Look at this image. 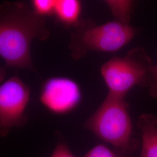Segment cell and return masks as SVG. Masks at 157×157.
<instances>
[{
	"mask_svg": "<svg viewBox=\"0 0 157 157\" xmlns=\"http://www.w3.org/2000/svg\"><path fill=\"white\" fill-rule=\"evenodd\" d=\"M45 18L25 3L4 2L0 6V56L6 67L34 70L30 44L34 39H47Z\"/></svg>",
	"mask_w": 157,
	"mask_h": 157,
	"instance_id": "6da1fadb",
	"label": "cell"
},
{
	"mask_svg": "<svg viewBox=\"0 0 157 157\" xmlns=\"http://www.w3.org/2000/svg\"><path fill=\"white\" fill-rule=\"evenodd\" d=\"M82 4L78 0H56L54 15L67 27H75L80 22Z\"/></svg>",
	"mask_w": 157,
	"mask_h": 157,
	"instance_id": "ba28073f",
	"label": "cell"
},
{
	"mask_svg": "<svg viewBox=\"0 0 157 157\" xmlns=\"http://www.w3.org/2000/svg\"><path fill=\"white\" fill-rule=\"evenodd\" d=\"M50 157H75L65 143H59Z\"/></svg>",
	"mask_w": 157,
	"mask_h": 157,
	"instance_id": "7c38bea8",
	"label": "cell"
},
{
	"mask_svg": "<svg viewBox=\"0 0 157 157\" xmlns=\"http://www.w3.org/2000/svg\"><path fill=\"white\" fill-rule=\"evenodd\" d=\"M75 28L68 48L76 60L89 51L113 52L119 50L136 34V30L130 24L116 20L101 25H96L91 21H80Z\"/></svg>",
	"mask_w": 157,
	"mask_h": 157,
	"instance_id": "277c9868",
	"label": "cell"
},
{
	"mask_svg": "<svg viewBox=\"0 0 157 157\" xmlns=\"http://www.w3.org/2000/svg\"><path fill=\"white\" fill-rule=\"evenodd\" d=\"M130 155L112 149L104 144H98L93 147L83 157H130Z\"/></svg>",
	"mask_w": 157,
	"mask_h": 157,
	"instance_id": "30bf717a",
	"label": "cell"
},
{
	"mask_svg": "<svg viewBox=\"0 0 157 157\" xmlns=\"http://www.w3.org/2000/svg\"><path fill=\"white\" fill-rule=\"evenodd\" d=\"M32 9L37 15L45 17L54 13L56 0H33Z\"/></svg>",
	"mask_w": 157,
	"mask_h": 157,
	"instance_id": "8fae6325",
	"label": "cell"
},
{
	"mask_svg": "<svg viewBox=\"0 0 157 157\" xmlns=\"http://www.w3.org/2000/svg\"><path fill=\"white\" fill-rule=\"evenodd\" d=\"M148 93L154 98H157V64L154 65L152 72L151 80L148 87Z\"/></svg>",
	"mask_w": 157,
	"mask_h": 157,
	"instance_id": "4fadbf2b",
	"label": "cell"
},
{
	"mask_svg": "<svg viewBox=\"0 0 157 157\" xmlns=\"http://www.w3.org/2000/svg\"><path fill=\"white\" fill-rule=\"evenodd\" d=\"M142 146L140 157H157V118L152 114L143 113L137 120Z\"/></svg>",
	"mask_w": 157,
	"mask_h": 157,
	"instance_id": "52a82bcc",
	"label": "cell"
},
{
	"mask_svg": "<svg viewBox=\"0 0 157 157\" xmlns=\"http://www.w3.org/2000/svg\"><path fill=\"white\" fill-rule=\"evenodd\" d=\"M84 127L101 140L132 155L137 147L124 98L108 94L100 106L84 123Z\"/></svg>",
	"mask_w": 157,
	"mask_h": 157,
	"instance_id": "7a4b0ae2",
	"label": "cell"
},
{
	"mask_svg": "<svg viewBox=\"0 0 157 157\" xmlns=\"http://www.w3.org/2000/svg\"><path fill=\"white\" fill-rule=\"evenodd\" d=\"M111 12L114 20L118 22L129 24L133 13L135 2L130 0H107L105 1Z\"/></svg>",
	"mask_w": 157,
	"mask_h": 157,
	"instance_id": "9c48e42d",
	"label": "cell"
},
{
	"mask_svg": "<svg viewBox=\"0 0 157 157\" xmlns=\"http://www.w3.org/2000/svg\"><path fill=\"white\" fill-rule=\"evenodd\" d=\"M154 64L141 47L129 50L124 56H113L101 66L100 72L108 93L125 98L136 86L148 87Z\"/></svg>",
	"mask_w": 157,
	"mask_h": 157,
	"instance_id": "3957f363",
	"label": "cell"
},
{
	"mask_svg": "<svg viewBox=\"0 0 157 157\" xmlns=\"http://www.w3.org/2000/svg\"><path fill=\"white\" fill-rule=\"evenodd\" d=\"M30 97L28 85L17 76L0 86V135L6 137L13 128H20L27 122L26 109Z\"/></svg>",
	"mask_w": 157,
	"mask_h": 157,
	"instance_id": "5b68a950",
	"label": "cell"
},
{
	"mask_svg": "<svg viewBox=\"0 0 157 157\" xmlns=\"http://www.w3.org/2000/svg\"><path fill=\"white\" fill-rule=\"evenodd\" d=\"M82 99L81 89L75 80L67 77L48 78L42 85L40 101L48 111L63 115L75 109Z\"/></svg>",
	"mask_w": 157,
	"mask_h": 157,
	"instance_id": "8992f818",
	"label": "cell"
}]
</instances>
